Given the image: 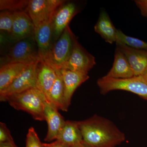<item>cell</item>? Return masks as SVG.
<instances>
[{
    "mask_svg": "<svg viewBox=\"0 0 147 147\" xmlns=\"http://www.w3.org/2000/svg\"><path fill=\"white\" fill-rule=\"evenodd\" d=\"M65 1L63 0H30L26 12L36 28L53 18L56 11Z\"/></svg>",
    "mask_w": 147,
    "mask_h": 147,
    "instance_id": "8992f818",
    "label": "cell"
},
{
    "mask_svg": "<svg viewBox=\"0 0 147 147\" xmlns=\"http://www.w3.org/2000/svg\"><path fill=\"white\" fill-rule=\"evenodd\" d=\"M0 147H18L15 144V143H6L0 144Z\"/></svg>",
    "mask_w": 147,
    "mask_h": 147,
    "instance_id": "83f0119b",
    "label": "cell"
},
{
    "mask_svg": "<svg viewBox=\"0 0 147 147\" xmlns=\"http://www.w3.org/2000/svg\"><path fill=\"white\" fill-rule=\"evenodd\" d=\"M45 121L47 124V132L45 139V142L57 140L59 133L63 127L65 121L58 112L57 108L48 100L45 102Z\"/></svg>",
    "mask_w": 147,
    "mask_h": 147,
    "instance_id": "5bb4252c",
    "label": "cell"
},
{
    "mask_svg": "<svg viewBox=\"0 0 147 147\" xmlns=\"http://www.w3.org/2000/svg\"><path fill=\"white\" fill-rule=\"evenodd\" d=\"M43 145L44 147H71L57 140L50 144L45 143Z\"/></svg>",
    "mask_w": 147,
    "mask_h": 147,
    "instance_id": "4316f807",
    "label": "cell"
},
{
    "mask_svg": "<svg viewBox=\"0 0 147 147\" xmlns=\"http://www.w3.org/2000/svg\"><path fill=\"white\" fill-rule=\"evenodd\" d=\"M65 3L57 9L52 18L54 43L59 38L68 26L71 19L78 13L75 4Z\"/></svg>",
    "mask_w": 147,
    "mask_h": 147,
    "instance_id": "30bf717a",
    "label": "cell"
},
{
    "mask_svg": "<svg viewBox=\"0 0 147 147\" xmlns=\"http://www.w3.org/2000/svg\"><path fill=\"white\" fill-rule=\"evenodd\" d=\"M13 138L6 125L0 123V144L14 143Z\"/></svg>",
    "mask_w": 147,
    "mask_h": 147,
    "instance_id": "d4e9b609",
    "label": "cell"
},
{
    "mask_svg": "<svg viewBox=\"0 0 147 147\" xmlns=\"http://www.w3.org/2000/svg\"><path fill=\"white\" fill-rule=\"evenodd\" d=\"M60 72L64 86L63 111L66 112L71 104V98L76 89L89 79L88 73L62 69Z\"/></svg>",
    "mask_w": 147,
    "mask_h": 147,
    "instance_id": "8fae6325",
    "label": "cell"
},
{
    "mask_svg": "<svg viewBox=\"0 0 147 147\" xmlns=\"http://www.w3.org/2000/svg\"><path fill=\"white\" fill-rule=\"evenodd\" d=\"M57 140L71 147L83 142V137L79 121H66Z\"/></svg>",
    "mask_w": 147,
    "mask_h": 147,
    "instance_id": "e0dca14e",
    "label": "cell"
},
{
    "mask_svg": "<svg viewBox=\"0 0 147 147\" xmlns=\"http://www.w3.org/2000/svg\"><path fill=\"white\" fill-rule=\"evenodd\" d=\"M57 71V77L50 90L47 100L57 108L58 110L63 111L64 86L63 79L59 70Z\"/></svg>",
    "mask_w": 147,
    "mask_h": 147,
    "instance_id": "ffe728a7",
    "label": "cell"
},
{
    "mask_svg": "<svg viewBox=\"0 0 147 147\" xmlns=\"http://www.w3.org/2000/svg\"><path fill=\"white\" fill-rule=\"evenodd\" d=\"M97 84L102 94L116 90L126 91L147 100V82L142 76L123 79H113L104 76L98 80Z\"/></svg>",
    "mask_w": 147,
    "mask_h": 147,
    "instance_id": "277c9868",
    "label": "cell"
},
{
    "mask_svg": "<svg viewBox=\"0 0 147 147\" xmlns=\"http://www.w3.org/2000/svg\"><path fill=\"white\" fill-rule=\"evenodd\" d=\"M94 30L106 42L110 44L116 42L117 30L114 26L108 13L104 9L100 11Z\"/></svg>",
    "mask_w": 147,
    "mask_h": 147,
    "instance_id": "ac0fdd59",
    "label": "cell"
},
{
    "mask_svg": "<svg viewBox=\"0 0 147 147\" xmlns=\"http://www.w3.org/2000/svg\"><path fill=\"white\" fill-rule=\"evenodd\" d=\"M71 30L68 26L42 60L56 70L63 69L71 56L73 49Z\"/></svg>",
    "mask_w": 147,
    "mask_h": 147,
    "instance_id": "5b68a950",
    "label": "cell"
},
{
    "mask_svg": "<svg viewBox=\"0 0 147 147\" xmlns=\"http://www.w3.org/2000/svg\"><path fill=\"white\" fill-rule=\"evenodd\" d=\"M116 43L124 44L135 49L147 51V42L135 38L128 36L117 30Z\"/></svg>",
    "mask_w": 147,
    "mask_h": 147,
    "instance_id": "44dd1931",
    "label": "cell"
},
{
    "mask_svg": "<svg viewBox=\"0 0 147 147\" xmlns=\"http://www.w3.org/2000/svg\"><path fill=\"white\" fill-rule=\"evenodd\" d=\"M117 48L125 56L133 70L134 76H142L147 69V51L116 43Z\"/></svg>",
    "mask_w": 147,
    "mask_h": 147,
    "instance_id": "4fadbf2b",
    "label": "cell"
},
{
    "mask_svg": "<svg viewBox=\"0 0 147 147\" xmlns=\"http://www.w3.org/2000/svg\"><path fill=\"white\" fill-rule=\"evenodd\" d=\"M26 147H44L34 127L29 129L26 136Z\"/></svg>",
    "mask_w": 147,
    "mask_h": 147,
    "instance_id": "cb8c5ba5",
    "label": "cell"
},
{
    "mask_svg": "<svg viewBox=\"0 0 147 147\" xmlns=\"http://www.w3.org/2000/svg\"><path fill=\"white\" fill-rule=\"evenodd\" d=\"M52 18L35 28L34 37L40 60H43L54 45Z\"/></svg>",
    "mask_w": 147,
    "mask_h": 147,
    "instance_id": "7c38bea8",
    "label": "cell"
},
{
    "mask_svg": "<svg viewBox=\"0 0 147 147\" xmlns=\"http://www.w3.org/2000/svg\"><path fill=\"white\" fill-rule=\"evenodd\" d=\"M29 1H9L1 0V11L7 10L12 12L18 11H26Z\"/></svg>",
    "mask_w": 147,
    "mask_h": 147,
    "instance_id": "7402d4cb",
    "label": "cell"
},
{
    "mask_svg": "<svg viewBox=\"0 0 147 147\" xmlns=\"http://www.w3.org/2000/svg\"><path fill=\"white\" fill-rule=\"evenodd\" d=\"M39 61L27 66L7 88L0 92L1 101H5L13 94L36 88L37 65Z\"/></svg>",
    "mask_w": 147,
    "mask_h": 147,
    "instance_id": "52a82bcc",
    "label": "cell"
},
{
    "mask_svg": "<svg viewBox=\"0 0 147 147\" xmlns=\"http://www.w3.org/2000/svg\"><path fill=\"white\" fill-rule=\"evenodd\" d=\"M142 77H143L144 79H145V81L147 82V70L145 71L144 74L142 75Z\"/></svg>",
    "mask_w": 147,
    "mask_h": 147,
    "instance_id": "f546056e",
    "label": "cell"
},
{
    "mask_svg": "<svg viewBox=\"0 0 147 147\" xmlns=\"http://www.w3.org/2000/svg\"><path fill=\"white\" fill-rule=\"evenodd\" d=\"M35 27L30 16L24 11L13 12L12 30L9 35H5L4 43L11 44L25 38L34 36Z\"/></svg>",
    "mask_w": 147,
    "mask_h": 147,
    "instance_id": "9c48e42d",
    "label": "cell"
},
{
    "mask_svg": "<svg viewBox=\"0 0 147 147\" xmlns=\"http://www.w3.org/2000/svg\"><path fill=\"white\" fill-rule=\"evenodd\" d=\"M71 147H90L88 146H87L86 144H84V142L80 143V144H78L74 145L73 146Z\"/></svg>",
    "mask_w": 147,
    "mask_h": 147,
    "instance_id": "f1b7e54d",
    "label": "cell"
},
{
    "mask_svg": "<svg viewBox=\"0 0 147 147\" xmlns=\"http://www.w3.org/2000/svg\"><path fill=\"white\" fill-rule=\"evenodd\" d=\"M134 76L133 70L125 56L121 51L116 48L113 67L105 76L113 79H123Z\"/></svg>",
    "mask_w": 147,
    "mask_h": 147,
    "instance_id": "2e32d148",
    "label": "cell"
},
{
    "mask_svg": "<svg viewBox=\"0 0 147 147\" xmlns=\"http://www.w3.org/2000/svg\"><path fill=\"white\" fill-rule=\"evenodd\" d=\"M134 2L140 9L142 16L147 18V0H137Z\"/></svg>",
    "mask_w": 147,
    "mask_h": 147,
    "instance_id": "484cf974",
    "label": "cell"
},
{
    "mask_svg": "<svg viewBox=\"0 0 147 147\" xmlns=\"http://www.w3.org/2000/svg\"><path fill=\"white\" fill-rule=\"evenodd\" d=\"M79 123L83 142L90 147H115L125 140V134L105 118L95 115Z\"/></svg>",
    "mask_w": 147,
    "mask_h": 147,
    "instance_id": "6da1fadb",
    "label": "cell"
},
{
    "mask_svg": "<svg viewBox=\"0 0 147 147\" xmlns=\"http://www.w3.org/2000/svg\"><path fill=\"white\" fill-rule=\"evenodd\" d=\"M34 36L25 38L12 44L1 58V66L19 63L30 65L40 61Z\"/></svg>",
    "mask_w": 147,
    "mask_h": 147,
    "instance_id": "3957f363",
    "label": "cell"
},
{
    "mask_svg": "<svg viewBox=\"0 0 147 147\" xmlns=\"http://www.w3.org/2000/svg\"><path fill=\"white\" fill-rule=\"evenodd\" d=\"M28 65H29L13 63L1 66L0 92L7 88Z\"/></svg>",
    "mask_w": 147,
    "mask_h": 147,
    "instance_id": "d6986e66",
    "label": "cell"
},
{
    "mask_svg": "<svg viewBox=\"0 0 147 147\" xmlns=\"http://www.w3.org/2000/svg\"><path fill=\"white\" fill-rule=\"evenodd\" d=\"M47 100L42 91L34 88L11 96L5 101L14 109L29 113L36 120L43 121H45L44 113Z\"/></svg>",
    "mask_w": 147,
    "mask_h": 147,
    "instance_id": "7a4b0ae2",
    "label": "cell"
},
{
    "mask_svg": "<svg viewBox=\"0 0 147 147\" xmlns=\"http://www.w3.org/2000/svg\"><path fill=\"white\" fill-rule=\"evenodd\" d=\"M13 23V12L9 11H2L0 13L1 32L10 34Z\"/></svg>",
    "mask_w": 147,
    "mask_h": 147,
    "instance_id": "603a6c76",
    "label": "cell"
},
{
    "mask_svg": "<svg viewBox=\"0 0 147 147\" xmlns=\"http://www.w3.org/2000/svg\"><path fill=\"white\" fill-rule=\"evenodd\" d=\"M57 76V70L44 61L38 62L36 68V88L45 94L47 99Z\"/></svg>",
    "mask_w": 147,
    "mask_h": 147,
    "instance_id": "9a60e30c",
    "label": "cell"
},
{
    "mask_svg": "<svg viewBox=\"0 0 147 147\" xmlns=\"http://www.w3.org/2000/svg\"><path fill=\"white\" fill-rule=\"evenodd\" d=\"M71 34L73 41L72 53L63 69L88 73L96 63L94 57L82 47L71 30Z\"/></svg>",
    "mask_w": 147,
    "mask_h": 147,
    "instance_id": "ba28073f",
    "label": "cell"
}]
</instances>
